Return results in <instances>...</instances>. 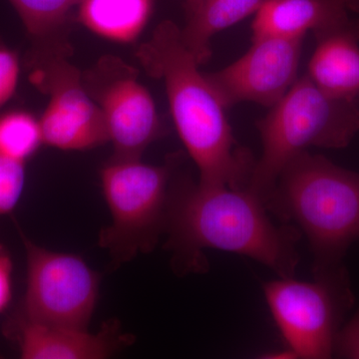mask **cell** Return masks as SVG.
Returning a JSON list of instances; mask_svg holds the SVG:
<instances>
[{"label":"cell","mask_w":359,"mask_h":359,"mask_svg":"<svg viewBox=\"0 0 359 359\" xmlns=\"http://www.w3.org/2000/svg\"><path fill=\"white\" fill-rule=\"evenodd\" d=\"M82 0H9L20 16L34 47L68 43L67 32L76 20Z\"/></svg>","instance_id":"16"},{"label":"cell","mask_w":359,"mask_h":359,"mask_svg":"<svg viewBox=\"0 0 359 359\" xmlns=\"http://www.w3.org/2000/svg\"><path fill=\"white\" fill-rule=\"evenodd\" d=\"M177 156L162 166L141 159L111 158L100 171L111 224L102 229L99 245L116 266L154 250L165 233L170 180Z\"/></svg>","instance_id":"5"},{"label":"cell","mask_w":359,"mask_h":359,"mask_svg":"<svg viewBox=\"0 0 359 359\" xmlns=\"http://www.w3.org/2000/svg\"><path fill=\"white\" fill-rule=\"evenodd\" d=\"M25 185V163L0 155V216L15 209Z\"/></svg>","instance_id":"18"},{"label":"cell","mask_w":359,"mask_h":359,"mask_svg":"<svg viewBox=\"0 0 359 359\" xmlns=\"http://www.w3.org/2000/svg\"><path fill=\"white\" fill-rule=\"evenodd\" d=\"M285 224L306 235L314 273L340 268L359 241V174L308 151L295 156L264 202Z\"/></svg>","instance_id":"3"},{"label":"cell","mask_w":359,"mask_h":359,"mask_svg":"<svg viewBox=\"0 0 359 359\" xmlns=\"http://www.w3.org/2000/svg\"><path fill=\"white\" fill-rule=\"evenodd\" d=\"M334 355L347 359H359V309L351 320L340 328L335 339Z\"/></svg>","instance_id":"20"},{"label":"cell","mask_w":359,"mask_h":359,"mask_svg":"<svg viewBox=\"0 0 359 359\" xmlns=\"http://www.w3.org/2000/svg\"><path fill=\"white\" fill-rule=\"evenodd\" d=\"M13 271L11 257L0 245V313L6 311L13 297Z\"/></svg>","instance_id":"21"},{"label":"cell","mask_w":359,"mask_h":359,"mask_svg":"<svg viewBox=\"0 0 359 359\" xmlns=\"http://www.w3.org/2000/svg\"><path fill=\"white\" fill-rule=\"evenodd\" d=\"M263 289L276 327L297 358H332L342 320L354 302L344 266L314 273L313 282L290 276Z\"/></svg>","instance_id":"6"},{"label":"cell","mask_w":359,"mask_h":359,"mask_svg":"<svg viewBox=\"0 0 359 359\" xmlns=\"http://www.w3.org/2000/svg\"><path fill=\"white\" fill-rule=\"evenodd\" d=\"M264 0H187L182 40L200 66L212 56L215 35L256 14Z\"/></svg>","instance_id":"14"},{"label":"cell","mask_w":359,"mask_h":359,"mask_svg":"<svg viewBox=\"0 0 359 359\" xmlns=\"http://www.w3.org/2000/svg\"><path fill=\"white\" fill-rule=\"evenodd\" d=\"M257 126L262 155L255 162L247 189L264 204L283 168L295 156L309 147L339 149L351 143L359 131V106L330 95L304 74Z\"/></svg>","instance_id":"4"},{"label":"cell","mask_w":359,"mask_h":359,"mask_svg":"<svg viewBox=\"0 0 359 359\" xmlns=\"http://www.w3.org/2000/svg\"><path fill=\"white\" fill-rule=\"evenodd\" d=\"M164 233L178 275L205 273L209 249L249 257L280 278L294 276L299 264L302 231L273 223L263 201L247 188L172 184Z\"/></svg>","instance_id":"1"},{"label":"cell","mask_w":359,"mask_h":359,"mask_svg":"<svg viewBox=\"0 0 359 359\" xmlns=\"http://www.w3.org/2000/svg\"><path fill=\"white\" fill-rule=\"evenodd\" d=\"M347 8L359 13V0H346Z\"/></svg>","instance_id":"23"},{"label":"cell","mask_w":359,"mask_h":359,"mask_svg":"<svg viewBox=\"0 0 359 359\" xmlns=\"http://www.w3.org/2000/svg\"><path fill=\"white\" fill-rule=\"evenodd\" d=\"M69 43L34 47L30 81L49 97L39 119L43 143L65 151H84L109 142L102 113L85 88L82 73L69 61Z\"/></svg>","instance_id":"7"},{"label":"cell","mask_w":359,"mask_h":359,"mask_svg":"<svg viewBox=\"0 0 359 359\" xmlns=\"http://www.w3.org/2000/svg\"><path fill=\"white\" fill-rule=\"evenodd\" d=\"M20 70V60L15 52L0 42V107L15 93Z\"/></svg>","instance_id":"19"},{"label":"cell","mask_w":359,"mask_h":359,"mask_svg":"<svg viewBox=\"0 0 359 359\" xmlns=\"http://www.w3.org/2000/svg\"><path fill=\"white\" fill-rule=\"evenodd\" d=\"M242 57L214 73H205L224 107L254 102L271 108L297 79L304 39L263 37Z\"/></svg>","instance_id":"10"},{"label":"cell","mask_w":359,"mask_h":359,"mask_svg":"<svg viewBox=\"0 0 359 359\" xmlns=\"http://www.w3.org/2000/svg\"><path fill=\"white\" fill-rule=\"evenodd\" d=\"M314 37L306 74L330 95L359 103V20L348 18Z\"/></svg>","instance_id":"12"},{"label":"cell","mask_w":359,"mask_h":359,"mask_svg":"<svg viewBox=\"0 0 359 359\" xmlns=\"http://www.w3.org/2000/svg\"><path fill=\"white\" fill-rule=\"evenodd\" d=\"M261 358L264 359H292L297 358V356L292 349L287 347V348L280 349V351L262 354Z\"/></svg>","instance_id":"22"},{"label":"cell","mask_w":359,"mask_h":359,"mask_svg":"<svg viewBox=\"0 0 359 359\" xmlns=\"http://www.w3.org/2000/svg\"><path fill=\"white\" fill-rule=\"evenodd\" d=\"M43 143L39 120L25 111L0 116V155L25 163Z\"/></svg>","instance_id":"17"},{"label":"cell","mask_w":359,"mask_h":359,"mask_svg":"<svg viewBox=\"0 0 359 359\" xmlns=\"http://www.w3.org/2000/svg\"><path fill=\"white\" fill-rule=\"evenodd\" d=\"M154 0H82L76 20L116 43H133L150 20Z\"/></svg>","instance_id":"15"},{"label":"cell","mask_w":359,"mask_h":359,"mask_svg":"<svg viewBox=\"0 0 359 359\" xmlns=\"http://www.w3.org/2000/svg\"><path fill=\"white\" fill-rule=\"evenodd\" d=\"M26 254L27 280L18 313L29 320L87 330L99 299L100 276L77 255L35 244L18 226Z\"/></svg>","instance_id":"8"},{"label":"cell","mask_w":359,"mask_h":359,"mask_svg":"<svg viewBox=\"0 0 359 359\" xmlns=\"http://www.w3.org/2000/svg\"><path fill=\"white\" fill-rule=\"evenodd\" d=\"M4 332L23 359L108 358L132 339L122 334L118 323H106L92 334L88 330L32 320L20 313L9 320Z\"/></svg>","instance_id":"11"},{"label":"cell","mask_w":359,"mask_h":359,"mask_svg":"<svg viewBox=\"0 0 359 359\" xmlns=\"http://www.w3.org/2000/svg\"><path fill=\"white\" fill-rule=\"evenodd\" d=\"M136 56L146 72L164 84L175 126L198 168L199 183L247 188L256 161L238 145L226 108L184 44L181 28L163 21Z\"/></svg>","instance_id":"2"},{"label":"cell","mask_w":359,"mask_h":359,"mask_svg":"<svg viewBox=\"0 0 359 359\" xmlns=\"http://www.w3.org/2000/svg\"><path fill=\"white\" fill-rule=\"evenodd\" d=\"M346 0H264L255 14L252 39H304L348 20Z\"/></svg>","instance_id":"13"},{"label":"cell","mask_w":359,"mask_h":359,"mask_svg":"<svg viewBox=\"0 0 359 359\" xmlns=\"http://www.w3.org/2000/svg\"><path fill=\"white\" fill-rule=\"evenodd\" d=\"M82 80L105 121L113 158L141 159L164 133L154 99L139 80L138 70L121 58L103 56L82 73Z\"/></svg>","instance_id":"9"}]
</instances>
